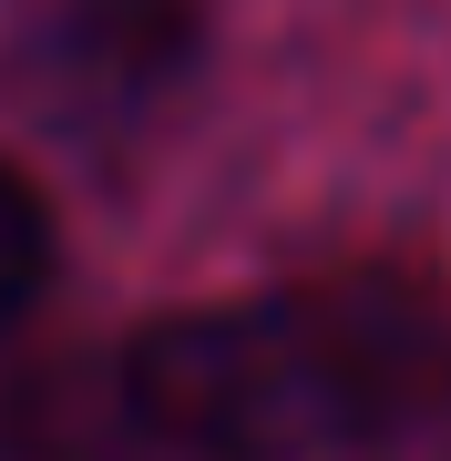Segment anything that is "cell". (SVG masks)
Segmentation results:
<instances>
[{
    "instance_id": "cell-1",
    "label": "cell",
    "mask_w": 451,
    "mask_h": 461,
    "mask_svg": "<svg viewBox=\"0 0 451 461\" xmlns=\"http://www.w3.org/2000/svg\"><path fill=\"white\" fill-rule=\"evenodd\" d=\"M451 329L401 287H267L134 339L123 411L185 461H338L431 420Z\"/></svg>"
},
{
    "instance_id": "cell-2",
    "label": "cell",
    "mask_w": 451,
    "mask_h": 461,
    "mask_svg": "<svg viewBox=\"0 0 451 461\" xmlns=\"http://www.w3.org/2000/svg\"><path fill=\"white\" fill-rule=\"evenodd\" d=\"M41 287H51V215H41L32 185L0 165V339L32 318V297H41Z\"/></svg>"
}]
</instances>
